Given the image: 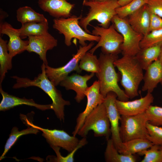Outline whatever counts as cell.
Instances as JSON below:
<instances>
[{"instance_id":"6da1fadb","label":"cell","mask_w":162,"mask_h":162,"mask_svg":"<svg viewBox=\"0 0 162 162\" xmlns=\"http://www.w3.org/2000/svg\"><path fill=\"white\" fill-rule=\"evenodd\" d=\"M46 64L43 63L41 68L42 72L34 79L20 77L16 76L11 77L16 79V82L13 86L14 89L36 86L41 88L51 98L53 110L57 117L61 121L64 119V108L65 106L70 104V102L64 100L61 92L49 79L45 71Z\"/></svg>"},{"instance_id":"7a4b0ae2","label":"cell","mask_w":162,"mask_h":162,"mask_svg":"<svg viewBox=\"0 0 162 162\" xmlns=\"http://www.w3.org/2000/svg\"><path fill=\"white\" fill-rule=\"evenodd\" d=\"M114 65L121 74V84L126 94L131 99L137 96L144 74L143 69L135 56L123 55L114 62Z\"/></svg>"},{"instance_id":"3957f363","label":"cell","mask_w":162,"mask_h":162,"mask_svg":"<svg viewBox=\"0 0 162 162\" xmlns=\"http://www.w3.org/2000/svg\"><path fill=\"white\" fill-rule=\"evenodd\" d=\"M118 58L117 55L101 53L98 58L100 70L96 75L100 82V93L104 98L109 92H112L116 94L118 100L128 101L129 98L118 84L119 76L114 65V62Z\"/></svg>"},{"instance_id":"277c9868","label":"cell","mask_w":162,"mask_h":162,"mask_svg":"<svg viewBox=\"0 0 162 162\" xmlns=\"http://www.w3.org/2000/svg\"><path fill=\"white\" fill-rule=\"evenodd\" d=\"M83 4L89 7L86 16L79 21L80 26L87 32L92 34L87 29L90 22L95 20L102 27L107 28L116 13V9L120 7L118 0H109L103 2H95L84 0Z\"/></svg>"},{"instance_id":"5b68a950","label":"cell","mask_w":162,"mask_h":162,"mask_svg":"<svg viewBox=\"0 0 162 162\" xmlns=\"http://www.w3.org/2000/svg\"><path fill=\"white\" fill-rule=\"evenodd\" d=\"M82 18V15L79 16L72 15L67 18H55L53 20V28L64 35V43L67 46H69L71 45V40L73 38L78 39L82 46L87 44L85 42L87 41H99V36L86 32L80 26L79 20Z\"/></svg>"},{"instance_id":"8992f818","label":"cell","mask_w":162,"mask_h":162,"mask_svg":"<svg viewBox=\"0 0 162 162\" xmlns=\"http://www.w3.org/2000/svg\"><path fill=\"white\" fill-rule=\"evenodd\" d=\"M91 130L93 131L95 136H104L106 140L111 134L110 123L104 102L87 116L77 134L82 137H86Z\"/></svg>"},{"instance_id":"52a82bcc","label":"cell","mask_w":162,"mask_h":162,"mask_svg":"<svg viewBox=\"0 0 162 162\" xmlns=\"http://www.w3.org/2000/svg\"><path fill=\"white\" fill-rule=\"evenodd\" d=\"M120 137L122 142L137 138L147 139L148 136L146 112L134 116L121 115Z\"/></svg>"},{"instance_id":"ba28073f","label":"cell","mask_w":162,"mask_h":162,"mask_svg":"<svg viewBox=\"0 0 162 162\" xmlns=\"http://www.w3.org/2000/svg\"><path fill=\"white\" fill-rule=\"evenodd\" d=\"M92 34L99 36L100 39L96 45L89 50L90 52L94 53L99 47H101L102 52L104 54L118 55L122 52L123 38L113 24L107 28L94 26Z\"/></svg>"},{"instance_id":"9c48e42d","label":"cell","mask_w":162,"mask_h":162,"mask_svg":"<svg viewBox=\"0 0 162 162\" xmlns=\"http://www.w3.org/2000/svg\"><path fill=\"white\" fill-rule=\"evenodd\" d=\"M111 22L123 38L121 48L123 55L135 56L141 49L140 43L143 35L134 30L126 18H121L116 15Z\"/></svg>"},{"instance_id":"30bf717a","label":"cell","mask_w":162,"mask_h":162,"mask_svg":"<svg viewBox=\"0 0 162 162\" xmlns=\"http://www.w3.org/2000/svg\"><path fill=\"white\" fill-rule=\"evenodd\" d=\"M92 41L88 44L80 46L76 54H73L71 59L65 65L58 68H53L46 65L45 71L49 79L56 86L68 76L71 72L75 71L80 73L82 70L80 68L79 63L82 56L90 50L94 45Z\"/></svg>"},{"instance_id":"8fae6325","label":"cell","mask_w":162,"mask_h":162,"mask_svg":"<svg viewBox=\"0 0 162 162\" xmlns=\"http://www.w3.org/2000/svg\"><path fill=\"white\" fill-rule=\"evenodd\" d=\"M23 119L28 125L42 131L43 136L51 147L57 146L62 148L69 153L76 146L80 140L76 136H70L63 130H50L35 125L29 121L25 116Z\"/></svg>"},{"instance_id":"7c38bea8","label":"cell","mask_w":162,"mask_h":162,"mask_svg":"<svg viewBox=\"0 0 162 162\" xmlns=\"http://www.w3.org/2000/svg\"><path fill=\"white\" fill-rule=\"evenodd\" d=\"M117 98V95L115 93L110 92L105 98L104 103L110 123L111 139L118 151L121 147L122 142L119 134V122L121 115L116 104Z\"/></svg>"},{"instance_id":"4fadbf2b","label":"cell","mask_w":162,"mask_h":162,"mask_svg":"<svg viewBox=\"0 0 162 162\" xmlns=\"http://www.w3.org/2000/svg\"><path fill=\"white\" fill-rule=\"evenodd\" d=\"M100 82L98 80L94 81L90 87H88L85 95L87 98V103L85 110L79 114L76 119V123L72 134L76 136L82 126L87 116L99 104L103 103L104 98L101 94Z\"/></svg>"},{"instance_id":"5bb4252c","label":"cell","mask_w":162,"mask_h":162,"mask_svg":"<svg viewBox=\"0 0 162 162\" xmlns=\"http://www.w3.org/2000/svg\"><path fill=\"white\" fill-rule=\"evenodd\" d=\"M28 45L26 50L38 54L43 63L48 65L46 57L47 51L57 46V40L49 32L39 36L28 37Z\"/></svg>"},{"instance_id":"9a60e30c","label":"cell","mask_w":162,"mask_h":162,"mask_svg":"<svg viewBox=\"0 0 162 162\" xmlns=\"http://www.w3.org/2000/svg\"><path fill=\"white\" fill-rule=\"evenodd\" d=\"M154 100L152 93L147 92L144 97L138 99L123 101L116 99V103L121 115L134 116L145 112Z\"/></svg>"},{"instance_id":"2e32d148","label":"cell","mask_w":162,"mask_h":162,"mask_svg":"<svg viewBox=\"0 0 162 162\" xmlns=\"http://www.w3.org/2000/svg\"><path fill=\"white\" fill-rule=\"evenodd\" d=\"M0 34H6L9 38L7 47L9 54L12 58L26 50L28 40H22L19 29L14 28L7 22H3L0 24Z\"/></svg>"},{"instance_id":"e0dca14e","label":"cell","mask_w":162,"mask_h":162,"mask_svg":"<svg viewBox=\"0 0 162 162\" xmlns=\"http://www.w3.org/2000/svg\"><path fill=\"white\" fill-rule=\"evenodd\" d=\"M94 73L89 75H80L77 74H73L66 77L60 83V86L64 87L67 90H72L76 93L74 98L78 103H80L84 98L85 92L88 87L87 83L93 77Z\"/></svg>"},{"instance_id":"ac0fdd59","label":"cell","mask_w":162,"mask_h":162,"mask_svg":"<svg viewBox=\"0 0 162 162\" xmlns=\"http://www.w3.org/2000/svg\"><path fill=\"white\" fill-rule=\"evenodd\" d=\"M67 0H38L39 7L55 18H67L71 16L75 4Z\"/></svg>"},{"instance_id":"d6986e66","label":"cell","mask_w":162,"mask_h":162,"mask_svg":"<svg viewBox=\"0 0 162 162\" xmlns=\"http://www.w3.org/2000/svg\"><path fill=\"white\" fill-rule=\"evenodd\" d=\"M0 92L2 97L0 104V111H6L15 106L22 105L34 106L43 111L53 109L52 104H39L36 103L32 99H27L25 98H20L10 94L3 90L2 85H0Z\"/></svg>"},{"instance_id":"ffe728a7","label":"cell","mask_w":162,"mask_h":162,"mask_svg":"<svg viewBox=\"0 0 162 162\" xmlns=\"http://www.w3.org/2000/svg\"><path fill=\"white\" fill-rule=\"evenodd\" d=\"M151 12L145 4L126 19L131 27L144 36L149 33Z\"/></svg>"},{"instance_id":"44dd1931","label":"cell","mask_w":162,"mask_h":162,"mask_svg":"<svg viewBox=\"0 0 162 162\" xmlns=\"http://www.w3.org/2000/svg\"><path fill=\"white\" fill-rule=\"evenodd\" d=\"M143 80V92L152 93L158 83L162 81V63L158 59L154 62L146 69Z\"/></svg>"},{"instance_id":"7402d4cb","label":"cell","mask_w":162,"mask_h":162,"mask_svg":"<svg viewBox=\"0 0 162 162\" xmlns=\"http://www.w3.org/2000/svg\"><path fill=\"white\" fill-rule=\"evenodd\" d=\"M162 46L157 45L141 49L135 56L143 70H146L152 63L158 59Z\"/></svg>"},{"instance_id":"603a6c76","label":"cell","mask_w":162,"mask_h":162,"mask_svg":"<svg viewBox=\"0 0 162 162\" xmlns=\"http://www.w3.org/2000/svg\"><path fill=\"white\" fill-rule=\"evenodd\" d=\"M153 144L146 139L137 138L122 142L118 152L124 154H134L146 150Z\"/></svg>"},{"instance_id":"cb8c5ba5","label":"cell","mask_w":162,"mask_h":162,"mask_svg":"<svg viewBox=\"0 0 162 162\" xmlns=\"http://www.w3.org/2000/svg\"><path fill=\"white\" fill-rule=\"evenodd\" d=\"M104 152V158L107 162H135L136 157L133 154H124L120 153L116 147L112 139H107Z\"/></svg>"},{"instance_id":"d4e9b609","label":"cell","mask_w":162,"mask_h":162,"mask_svg":"<svg viewBox=\"0 0 162 162\" xmlns=\"http://www.w3.org/2000/svg\"><path fill=\"white\" fill-rule=\"evenodd\" d=\"M49 29L48 22H29L23 25L19 29L20 36L24 39L29 36L41 35L47 33Z\"/></svg>"},{"instance_id":"484cf974","label":"cell","mask_w":162,"mask_h":162,"mask_svg":"<svg viewBox=\"0 0 162 162\" xmlns=\"http://www.w3.org/2000/svg\"><path fill=\"white\" fill-rule=\"evenodd\" d=\"M16 18L22 25L26 23L48 22L42 14L36 12L31 7L25 6L19 8L16 10Z\"/></svg>"},{"instance_id":"4316f807","label":"cell","mask_w":162,"mask_h":162,"mask_svg":"<svg viewBox=\"0 0 162 162\" xmlns=\"http://www.w3.org/2000/svg\"><path fill=\"white\" fill-rule=\"evenodd\" d=\"M7 41L0 37V85L6 74L12 68V58L10 55L7 47Z\"/></svg>"},{"instance_id":"83f0119b","label":"cell","mask_w":162,"mask_h":162,"mask_svg":"<svg viewBox=\"0 0 162 162\" xmlns=\"http://www.w3.org/2000/svg\"><path fill=\"white\" fill-rule=\"evenodd\" d=\"M28 127L26 129L19 131L18 128L16 127H14L11 131L5 144L4 150L0 157L1 160L5 157V156L9 149L14 145L18 138L22 135L29 134H37L39 132L40 130L33 127L27 125Z\"/></svg>"},{"instance_id":"f1b7e54d","label":"cell","mask_w":162,"mask_h":162,"mask_svg":"<svg viewBox=\"0 0 162 162\" xmlns=\"http://www.w3.org/2000/svg\"><path fill=\"white\" fill-rule=\"evenodd\" d=\"M80 69L88 72L97 74L100 70L98 59L93 53L87 52L81 58L79 62Z\"/></svg>"},{"instance_id":"f546056e","label":"cell","mask_w":162,"mask_h":162,"mask_svg":"<svg viewBox=\"0 0 162 162\" xmlns=\"http://www.w3.org/2000/svg\"><path fill=\"white\" fill-rule=\"evenodd\" d=\"M148 0H133L128 4L116 9V15L122 18H126L147 4Z\"/></svg>"},{"instance_id":"4dcf8cb0","label":"cell","mask_w":162,"mask_h":162,"mask_svg":"<svg viewBox=\"0 0 162 162\" xmlns=\"http://www.w3.org/2000/svg\"><path fill=\"white\" fill-rule=\"evenodd\" d=\"M157 45L162 46V29L151 32L144 36L140 43V47L143 49Z\"/></svg>"},{"instance_id":"1f68e13d","label":"cell","mask_w":162,"mask_h":162,"mask_svg":"<svg viewBox=\"0 0 162 162\" xmlns=\"http://www.w3.org/2000/svg\"><path fill=\"white\" fill-rule=\"evenodd\" d=\"M138 154L144 156L141 162H162V153L159 146L153 145L148 149Z\"/></svg>"},{"instance_id":"d6a6232c","label":"cell","mask_w":162,"mask_h":162,"mask_svg":"<svg viewBox=\"0 0 162 162\" xmlns=\"http://www.w3.org/2000/svg\"><path fill=\"white\" fill-rule=\"evenodd\" d=\"M150 123L162 126V107L151 105L145 112Z\"/></svg>"},{"instance_id":"836d02e7","label":"cell","mask_w":162,"mask_h":162,"mask_svg":"<svg viewBox=\"0 0 162 162\" xmlns=\"http://www.w3.org/2000/svg\"><path fill=\"white\" fill-rule=\"evenodd\" d=\"M148 136L147 139L153 145H162V127L153 125L148 122L146 124Z\"/></svg>"},{"instance_id":"e575fe53","label":"cell","mask_w":162,"mask_h":162,"mask_svg":"<svg viewBox=\"0 0 162 162\" xmlns=\"http://www.w3.org/2000/svg\"><path fill=\"white\" fill-rule=\"evenodd\" d=\"M88 142L86 137H83L80 140L78 144L75 148L67 156L64 157L61 154H58L56 158V161L57 162H73L74 161V157L76 152L80 148L86 145Z\"/></svg>"},{"instance_id":"d590c367","label":"cell","mask_w":162,"mask_h":162,"mask_svg":"<svg viewBox=\"0 0 162 162\" xmlns=\"http://www.w3.org/2000/svg\"><path fill=\"white\" fill-rule=\"evenodd\" d=\"M147 4L151 12L162 18V0H148Z\"/></svg>"},{"instance_id":"8d00e7d4","label":"cell","mask_w":162,"mask_h":162,"mask_svg":"<svg viewBox=\"0 0 162 162\" xmlns=\"http://www.w3.org/2000/svg\"><path fill=\"white\" fill-rule=\"evenodd\" d=\"M162 29V18L151 12L149 32Z\"/></svg>"},{"instance_id":"74e56055","label":"cell","mask_w":162,"mask_h":162,"mask_svg":"<svg viewBox=\"0 0 162 162\" xmlns=\"http://www.w3.org/2000/svg\"><path fill=\"white\" fill-rule=\"evenodd\" d=\"M133 0H118V4L120 6H124Z\"/></svg>"},{"instance_id":"f35d334b","label":"cell","mask_w":162,"mask_h":162,"mask_svg":"<svg viewBox=\"0 0 162 162\" xmlns=\"http://www.w3.org/2000/svg\"><path fill=\"white\" fill-rule=\"evenodd\" d=\"M0 23L2 22V21L3 20L8 16V15H7V14L2 9H0Z\"/></svg>"},{"instance_id":"ab89813d","label":"cell","mask_w":162,"mask_h":162,"mask_svg":"<svg viewBox=\"0 0 162 162\" xmlns=\"http://www.w3.org/2000/svg\"><path fill=\"white\" fill-rule=\"evenodd\" d=\"M158 59L162 63V46L161 47L160 53Z\"/></svg>"},{"instance_id":"60d3db41","label":"cell","mask_w":162,"mask_h":162,"mask_svg":"<svg viewBox=\"0 0 162 162\" xmlns=\"http://www.w3.org/2000/svg\"><path fill=\"white\" fill-rule=\"evenodd\" d=\"M88 1H95V2H103L104 1H108L109 0H87Z\"/></svg>"},{"instance_id":"b9f144b4","label":"cell","mask_w":162,"mask_h":162,"mask_svg":"<svg viewBox=\"0 0 162 162\" xmlns=\"http://www.w3.org/2000/svg\"><path fill=\"white\" fill-rule=\"evenodd\" d=\"M160 149L162 153V145L160 146Z\"/></svg>"},{"instance_id":"7bdbcfd3","label":"cell","mask_w":162,"mask_h":162,"mask_svg":"<svg viewBox=\"0 0 162 162\" xmlns=\"http://www.w3.org/2000/svg\"><path fill=\"white\" fill-rule=\"evenodd\" d=\"M160 84H161L162 86V82L160 83Z\"/></svg>"},{"instance_id":"ee69618b","label":"cell","mask_w":162,"mask_h":162,"mask_svg":"<svg viewBox=\"0 0 162 162\" xmlns=\"http://www.w3.org/2000/svg\"><path fill=\"white\" fill-rule=\"evenodd\" d=\"M67 0L68 1V0Z\"/></svg>"}]
</instances>
